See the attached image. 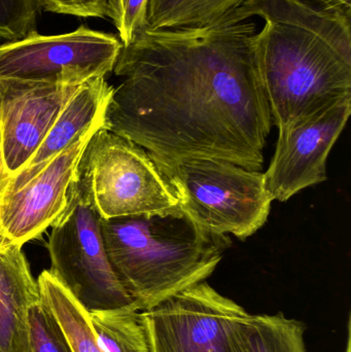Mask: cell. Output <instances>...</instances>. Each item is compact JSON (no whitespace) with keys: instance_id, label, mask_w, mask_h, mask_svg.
Returning <instances> with one entry per match:
<instances>
[{"instance_id":"16","label":"cell","mask_w":351,"mask_h":352,"mask_svg":"<svg viewBox=\"0 0 351 352\" xmlns=\"http://www.w3.org/2000/svg\"><path fill=\"white\" fill-rule=\"evenodd\" d=\"M105 352H152L144 311L133 306L89 312Z\"/></svg>"},{"instance_id":"1","label":"cell","mask_w":351,"mask_h":352,"mask_svg":"<svg viewBox=\"0 0 351 352\" xmlns=\"http://www.w3.org/2000/svg\"><path fill=\"white\" fill-rule=\"evenodd\" d=\"M255 23L144 28L122 47L103 128L152 156L210 158L249 170L264 164L271 131L253 54Z\"/></svg>"},{"instance_id":"10","label":"cell","mask_w":351,"mask_h":352,"mask_svg":"<svg viewBox=\"0 0 351 352\" xmlns=\"http://www.w3.org/2000/svg\"><path fill=\"white\" fill-rule=\"evenodd\" d=\"M351 113V98L326 107L280 130L265 175L273 201L284 202L300 190L327 180V159Z\"/></svg>"},{"instance_id":"12","label":"cell","mask_w":351,"mask_h":352,"mask_svg":"<svg viewBox=\"0 0 351 352\" xmlns=\"http://www.w3.org/2000/svg\"><path fill=\"white\" fill-rule=\"evenodd\" d=\"M22 248L0 241V352H31L29 311L41 294Z\"/></svg>"},{"instance_id":"6","label":"cell","mask_w":351,"mask_h":352,"mask_svg":"<svg viewBox=\"0 0 351 352\" xmlns=\"http://www.w3.org/2000/svg\"><path fill=\"white\" fill-rule=\"evenodd\" d=\"M102 219L179 208V200L148 153L105 128L95 132L78 170Z\"/></svg>"},{"instance_id":"14","label":"cell","mask_w":351,"mask_h":352,"mask_svg":"<svg viewBox=\"0 0 351 352\" xmlns=\"http://www.w3.org/2000/svg\"><path fill=\"white\" fill-rule=\"evenodd\" d=\"M249 0H148L146 28H200L233 20Z\"/></svg>"},{"instance_id":"9","label":"cell","mask_w":351,"mask_h":352,"mask_svg":"<svg viewBox=\"0 0 351 352\" xmlns=\"http://www.w3.org/2000/svg\"><path fill=\"white\" fill-rule=\"evenodd\" d=\"M103 118L91 124L24 184L5 192L0 208L4 239L23 246L41 237L57 221L67 205L84 150L95 132L103 127Z\"/></svg>"},{"instance_id":"5","label":"cell","mask_w":351,"mask_h":352,"mask_svg":"<svg viewBox=\"0 0 351 352\" xmlns=\"http://www.w3.org/2000/svg\"><path fill=\"white\" fill-rule=\"evenodd\" d=\"M51 228L49 271L87 311L133 304L109 262L101 217L78 173L65 209Z\"/></svg>"},{"instance_id":"13","label":"cell","mask_w":351,"mask_h":352,"mask_svg":"<svg viewBox=\"0 0 351 352\" xmlns=\"http://www.w3.org/2000/svg\"><path fill=\"white\" fill-rule=\"evenodd\" d=\"M113 91V87L109 85L105 78H93L80 85L58 116L29 164L12 177L5 192L24 184L54 157L70 146L91 124L102 119Z\"/></svg>"},{"instance_id":"3","label":"cell","mask_w":351,"mask_h":352,"mask_svg":"<svg viewBox=\"0 0 351 352\" xmlns=\"http://www.w3.org/2000/svg\"><path fill=\"white\" fill-rule=\"evenodd\" d=\"M101 234L117 279L140 311L205 280L231 246L228 235L201 227L181 207L101 217Z\"/></svg>"},{"instance_id":"21","label":"cell","mask_w":351,"mask_h":352,"mask_svg":"<svg viewBox=\"0 0 351 352\" xmlns=\"http://www.w3.org/2000/svg\"><path fill=\"white\" fill-rule=\"evenodd\" d=\"M47 12L80 18H104L106 0H41Z\"/></svg>"},{"instance_id":"23","label":"cell","mask_w":351,"mask_h":352,"mask_svg":"<svg viewBox=\"0 0 351 352\" xmlns=\"http://www.w3.org/2000/svg\"><path fill=\"white\" fill-rule=\"evenodd\" d=\"M12 176L6 170L5 164H4L3 155H2L1 148V138H0V208H1L2 199H3L4 194H5L6 188H8V184H10ZM1 240H6L2 237L1 232H0V241Z\"/></svg>"},{"instance_id":"4","label":"cell","mask_w":351,"mask_h":352,"mask_svg":"<svg viewBox=\"0 0 351 352\" xmlns=\"http://www.w3.org/2000/svg\"><path fill=\"white\" fill-rule=\"evenodd\" d=\"M150 156L181 210L201 227L245 240L267 221L273 199L261 171L218 159Z\"/></svg>"},{"instance_id":"18","label":"cell","mask_w":351,"mask_h":352,"mask_svg":"<svg viewBox=\"0 0 351 352\" xmlns=\"http://www.w3.org/2000/svg\"><path fill=\"white\" fill-rule=\"evenodd\" d=\"M31 352H73L61 327L41 299L29 311Z\"/></svg>"},{"instance_id":"15","label":"cell","mask_w":351,"mask_h":352,"mask_svg":"<svg viewBox=\"0 0 351 352\" xmlns=\"http://www.w3.org/2000/svg\"><path fill=\"white\" fill-rule=\"evenodd\" d=\"M41 299L55 316L73 352H105L91 324L89 312L52 275L43 271L37 278Z\"/></svg>"},{"instance_id":"7","label":"cell","mask_w":351,"mask_h":352,"mask_svg":"<svg viewBox=\"0 0 351 352\" xmlns=\"http://www.w3.org/2000/svg\"><path fill=\"white\" fill-rule=\"evenodd\" d=\"M152 352H253L245 308L205 280L144 311Z\"/></svg>"},{"instance_id":"20","label":"cell","mask_w":351,"mask_h":352,"mask_svg":"<svg viewBox=\"0 0 351 352\" xmlns=\"http://www.w3.org/2000/svg\"><path fill=\"white\" fill-rule=\"evenodd\" d=\"M148 0H106V16L113 20L123 47L146 27Z\"/></svg>"},{"instance_id":"11","label":"cell","mask_w":351,"mask_h":352,"mask_svg":"<svg viewBox=\"0 0 351 352\" xmlns=\"http://www.w3.org/2000/svg\"><path fill=\"white\" fill-rule=\"evenodd\" d=\"M78 87L0 78V138L12 177L29 164Z\"/></svg>"},{"instance_id":"24","label":"cell","mask_w":351,"mask_h":352,"mask_svg":"<svg viewBox=\"0 0 351 352\" xmlns=\"http://www.w3.org/2000/svg\"><path fill=\"white\" fill-rule=\"evenodd\" d=\"M346 352H350V320L348 322V346H346Z\"/></svg>"},{"instance_id":"19","label":"cell","mask_w":351,"mask_h":352,"mask_svg":"<svg viewBox=\"0 0 351 352\" xmlns=\"http://www.w3.org/2000/svg\"><path fill=\"white\" fill-rule=\"evenodd\" d=\"M41 0H0V38L8 43L36 33Z\"/></svg>"},{"instance_id":"17","label":"cell","mask_w":351,"mask_h":352,"mask_svg":"<svg viewBox=\"0 0 351 352\" xmlns=\"http://www.w3.org/2000/svg\"><path fill=\"white\" fill-rule=\"evenodd\" d=\"M304 333V324L286 318L282 312L253 316L251 349L253 352H306Z\"/></svg>"},{"instance_id":"22","label":"cell","mask_w":351,"mask_h":352,"mask_svg":"<svg viewBox=\"0 0 351 352\" xmlns=\"http://www.w3.org/2000/svg\"><path fill=\"white\" fill-rule=\"evenodd\" d=\"M319 8L351 14V0H309Z\"/></svg>"},{"instance_id":"8","label":"cell","mask_w":351,"mask_h":352,"mask_svg":"<svg viewBox=\"0 0 351 352\" xmlns=\"http://www.w3.org/2000/svg\"><path fill=\"white\" fill-rule=\"evenodd\" d=\"M121 41L86 26L65 34L34 33L0 45V78L80 86L113 72Z\"/></svg>"},{"instance_id":"2","label":"cell","mask_w":351,"mask_h":352,"mask_svg":"<svg viewBox=\"0 0 351 352\" xmlns=\"http://www.w3.org/2000/svg\"><path fill=\"white\" fill-rule=\"evenodd\" d=\"M263 19L253 54L278 129L351 98V14L309 0H249L236 22Z\"/></svg>"}]
</instances>
